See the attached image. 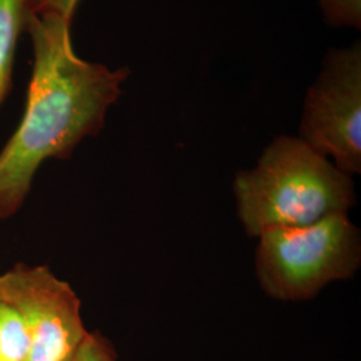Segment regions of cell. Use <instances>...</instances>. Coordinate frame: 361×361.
I'll use <instances>...</instances> for the list:
<instances>
[{"instance_id": "5", "label": "cell", "mask_w": 361, "mask_h": 361, "mask_svg": "<svg viewBox=\"0 0 361 361\" xmlns=\"http://www.w3.org/2000/svg\"><path fill=\"white\" fill-rule=\"evenodd\" d=\"M0 300L19 312L26 324V361H71L87 335L80 300L68 283L47 265L15 264L0 274Z\"/></svg>"}, {"instance_id": "1", "label": "cell", "mask_w": 361, "mask_h": 361, "mask_svg": "<svg viewBox=\"0 0 361 361\" xmlns=\"http://www.w3.org/2000/svg\"><path fill=\"white\" fill-rule=\"evenodd\" d=\"M71 20L55 13H28L32 71L22 121L0 152V221L26 202L35 174L47 159H67L79 143L104 129L106 114L122 94L129 68L79 58Z\"/></svg>"}, {"instance_id": "7", "label": "cell", "mask_w": 361, "mask_h": 361, "mask_svg": "<svg viewBox=\"0 0 361 361\" xmlns=\"http://www.w3.org/2000/svg\"><path fill=\"white\" fill-rule=\"evenodd\" d=\"M30 337L19 312L0 300V361H26Z\"/></svg>"}, {"instance_id": "6", "label": "cell", "mask_w": 361, "mask_h": 361, "mask_svg": "<svg viewBox=\"0 0 361 361\" xmlns=\"http://www.w3.org/2000/svg\"><path fill=\"white\" fill-rule=\"evenodd\" d=\"M28 13V0H0V107L13 89L16 46Z\"/></svg>"}, {"instance_id": "2", "label": "cell", "mask_w": 361, "mask_h": 361, "mask_svg": "<svg viewBox=\"0 0 361 361\" xmlns=\"http://www.w3.org/2000/svg\"><path fill=\"white\" fill-rule=\"evenodd\" d=\"M233 188L238 217L250 237L347 214L356 202L352 176L300 138L286 135L264 150L256 168L237 173Z\"/></svg>"}, {"instance_id": "4", "label": "cell", "mask_w": 361, "mask_h": 361, "mask_svg": "<svg viewBox=\"0 0 361 361\" xmlns=\"http://www.w3.org/2000/svg\"><path fill=\"white\" fill-rule=\"evenodd\" d=\"M300 140L336 168L361 173V44L326 54L310 86L300 123Z\"/></svg>"}, {"instance_id": "10", "label": "cell", "mask_w": 361, "mask_h": 361, "mask_svg": "<svg viewBox=\"0 0 361 361\" xmlns=\"http://www.w3.org/2000/svg\"><path fill=\"white\" fill-rule=\"evenodd\" d=\"M79 0H28L30 13H55L73 22Z\"/></svg>"}, {"instance_id": "9", "label": "cell", "mask_w": 361, "mask_h": 361, "mask_svg": "<svg viewBox=\"0 0 361 361\" xmlns=\"http://www.w3.org/2000/svg\"><path fill=\"white\" fill-rule=\"evenodd\" d=\"M71 361H118L116 348L101 332H87Z\"/></svg>"}, {"instance_id": "3", "label": "cell", "mask_w": 361, "mask_h": 361, "mask_svg": "<svg viewBox=\"0 0 361 361\" xmlns=\"http://www.w3.org/2000/svg\"><path fill=\"white\" fill-rule=\"evenodd\" d=\"M258 238V283L276 300H310L329 283L353 277L360 268V232L347 214L307 226L271 228Z\"/></svg>"}, {"instance_id": "8", "label": "cell", "mask_w": 361, "mask_h": 361, "mask_svg": "<svg viewBox=\"0 0 361 361\" xmlns=\"http://www.w3.org/2000/svg\"><path fill=\"white\" fill-rule=\"evenodd\" d=\"M326 23L360 30L361 0H320Z\"/></svg>"}]
</instances>
